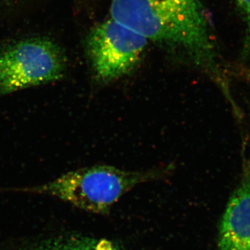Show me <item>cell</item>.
<instances>
[{
    "instance_id": "3",
    "label": "cell",
    "mask_w": 250,
    "mask_h": 250,
    "mask_svg": "<svg viewBox=\"0 0 250 250\" xmlns=\"http://www.w3.org/2000/svg\"><path fill=\"white\" fill-rule=\"evenodd\" d=\"M65 70V57L53 41H20L0 54V95L56 82Z\"/></svg>"
},
{
    "instance_id": "1",
    "label": "cell",
    "mask_w": 250,
    "mask_h": 250,
    "mask_svg": "<svg viewBox=\"0 0 250 250\" xmlns=\"http://www.w3.org/2000/svg\"><path fill=\"white\" fill-rule=\"evenodd\" d=\"M110 11L112 19L184 56L213 78L225 95L231 93L200 0H111Z\"/></svg>"
},
{
    "instance_id": "8",
    "label": "cell",
    "mask_w": 250,
    "mask_h": 250,
    "mask_svg": "<svg viewBox=\"0 0 250 250\" xmlns=\"http://www.w3.org/2000/svg\"><path fill=\"white\" fill-rule=\"evenodd\" d=\"M246 78L248 79V82H250V70H248V71H246Z\"/></svg>"
},
{
    "instance_id": "5",
    "label": "cell",
    "mask_w": 250,
    "mask_h": 250,
    "mask_svg": "<svg viewBox=\"0 0 250 250\" xmlns=\"http://www.w3.org/2000/svg\"><path fill=\"white\" fill-rule=\"evenodd\" d=\"M239 182L229 199L219 228L220 250H250V146L242 145Z\"/></svg>"
},
{
    "instance_id": "6",
    "label": "cell",
    "mask_w": 250,
    "mask_h": 250,
    "mask_svg": "<svg viewBox=\"0 0 250 250\" xmlns=\"http://www.w3.org/2000/svg\"><path fill=\"white\" fill-rule=\"evenodd\" d=\"M21 250H120L107 240L80 236L59 237L39 242Z\"/></svg>"
},
{
    "instance_id": "7",
    "label": "cell",
    "mask_w": 250,
    "mask_h": 250,
    "mask_svg": "<svg viewBox=\"0 0 250 250\" xmlns=\"http://www.w3.org/2000/svg\"><path fill=\"white\" fill-rule=\"evenodd\" d=\"M234 1L245 17L246 31L243 52L244 54H248L250 52V0H234Z\"/></svg>"
},
{
    "instance_id": "4",
    "label": "cell",
    "mask_w": 250,
    "mask_h": 250,
    "mask_svg": "<svg viewBox=\"0 0 250 250\" xmlns=\"http://www.w3.org/2000/svg\"><path fill=\"white\" fill-rule=\"evenodd\" d=\"M148 41L113 19L92 30L86 51L95 78L107 83L132 72L141 62Z\"/></svg>"
},
{
    "instance_id": "2",
    "label": "cell",
    "mask_w": 250,
    "mask_h": 250,
    "mask_svg": "<svg viewBox=\"0 0 250 250\" xmlns=\"http://www.w3.org/2000/svg\"><path fill=\"white\" fill-rule=\"evenodd\" d=\"M173 167L129 171L95 166L67 172L42 185L12 190L51 195L87 211L103 213L136 186L166 177Z\"/></svg>"
}]
</instances>
